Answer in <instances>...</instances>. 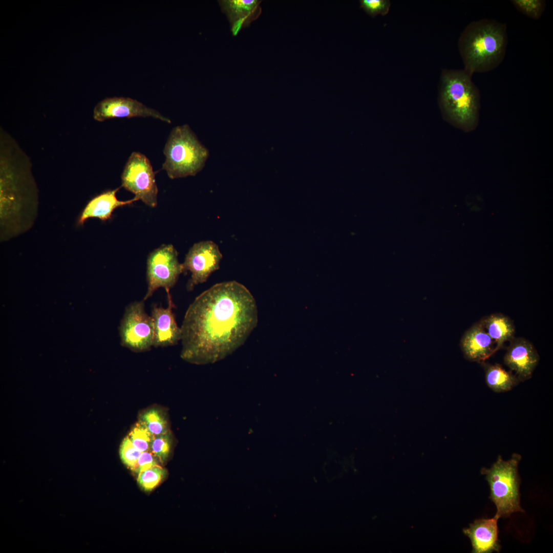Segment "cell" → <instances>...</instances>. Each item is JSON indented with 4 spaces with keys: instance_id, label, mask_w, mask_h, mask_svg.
<instances>
[{
    "instance_id": "1",
    "label": "cell",
    "mask_w": 553,
    "mask_h": 553,
    "mask_svg": "<svg viewBox=\"0 0 553 553\" xmlns=\"http://www.w3.org/2000/svg\"><path fill=\"white\" fill-rule=\"evenodd\" d=\"M258 322L256 300L243 284H216L190 304L181 326V357L195 364L214 363L243 345Z\"/></svg>"
},
{
    "instance_id": "2",
    "label": "cell",
    "mask_w": 553,
    "mask_h": 553,
    "mask_svg": "<svg viewBox=\"0 0 553 553\" xmlns=\"http://www.w3.org/2000/svg\"><path fill=\"white\" fill-rule=\"evenodd\" d=\"M16 146V145H15ZM14 145L10 153L1 145V241L25 233L33 226L37 213L38 197L28 159ZM22 155V156H23Z\"/></svg>"
},
{
    "instance_id": "3",
    "label": "cell",
    "mask_w": 553,
    "mask_h": 553,
    "mask_svg": "<svg viewBox=\"0 0 553 553\" xmlns=\"http://www.w3.org/2000/svg\"><path fill=\"white\" fill-rule=\"evenodd\" d=\"M507 44L505 24L485 18L470 23L458 42L463 70L471 75L494 70L503 61Z\"/></svg>"
},
{
    "instance_id": "4",
    "label": "cell",
    "mask_w": 553,
    "mask_h": 553,
    "mask_svg": "<svg viewBox=\"0 0 553 553\" xmlns=\"http://www.w3.org/2000/svg\"><path fill=\"white\" fill-rule=\"evenodd\" d=\"M464 70L443 69L441 73L438 102L443 119L465 132L477 127L479 120L480 95Z\"/></svg>"
},
{
    "instance_id": "5",
    "label": "cell",
    "mask_w": 553,
    "mask_h": 553,
    "mask_svg": "<svg viewBox=\"0 0 553 553\" xmlns=\"http://www.w3.org/2000/svg\"><path fill=\"white\" fill-rule=\"evenodd\" d=\"M163 153L165 160L162 169L172 179L195 176L203 169L209 155L188 125L172 130Z\"/></svg>"
},
{
    "instance_id": "6",
    "label": "cell",
    "mask_w": 553,
    "mask_h": 553,
    "mask_svg": "<svg viewBox=\"0 0 553 553\" xmlns=\"http://www.w3.org/2000/svg\"><path fill=\"white\" fill-rule=\"evenodd\" d=\"M521 459V456L517 453L506 461L499 455L490 468L481 469L490 488L489 498L496 507L495 517L498 519L508 517L514 513L524 512L520 505L518 471Z\"/></svg>"
},
{
    "instance_id": "7",
    "label": "cell",
    "mask_w": 553,
    "mask_h": 553,
    "mask_svg": "<svg viewBox=\"0 0 553 553\" xmlns=\"http://www.w3.org/2000/svg\"><path fill=\"white\" fill-rule=\"evenodd\" d=\"M182 272V264L179 262L178 252L173 245H162L154 250L147 259V289L143 300L151 297L159 288H164L167 294H170V289Z\"/></svg>"
},
{
    "instance_id": "8",
    "label": "cell",
    "mask_w": 553,
    "mask_h": 553,
    "mask_svg": "<svg viewBox=\"0 0 553 553\" xmlns=\"http://www.w3.org/2000/svg\"><path fill=\"white\" fill-rule=\"evenodd\" d=\"M121 187L132 192L148 206L157 204L158 189L149 160L139 152L130 155L121 174Z\"/></svg>"
},
{
    "instance_id": "9",
    "label": "cell",
    "mask_w": 553,
    "mask_h": 553,
    "mask_svg": "<svg viewBox=\"0 0 553 553\" xmlns=\"http://www.w3.org/2000/svg\"><path fill=\"white\" fill-rule=\"evenodd\" d=\"M144 302L135 301L126 307L119 327L121 345L138 352L148 350L153 346V322L145 312Z\"/></svg>"
},
{
    "instance_id": "10",
    "label": "cell",
    "mask_w": 553,
    "mask_h": 553,
    "mask_svg": "<svg viewBox=\"0 0 553 553\" xmlns=\"http://www.w3.org/2000/svg\"><path fill=\"white\" fill-rule=\"evenodd\" d=\"M222 259L219 247L213 241L195 243L188 250L182 264L183 272L189 271L191 273L187 289L192 290L195 286L206 282L210 275L219 268Z\"/></svg>"
},
{
    "instance_id": "11",
    "label": "cell",
    "mask_w": 553,
    "mask_h": 553,
    "mask_svg": "<svg viewBox=\"0 0 553 553\" xmlns=\"http://www.w3.org/2000/svg\"><path fill=\"white\" fill-rule=\"evenodd\" d=\"M151 117L167 123L171 120L159 112L148 108L142 103L129 97H113L106 98L95 107L93 117L98 121L115 118Z\"/></svg>"
},
{
    "instance_id": "12",
    "label": "cell",
    "mask_w": 553,
    "mask_h": 553,
    "mask_svg": "<svg viewBox=\"0 0 553 553\" xmlns=\"http://www.w3.org/2000/svg\"><path fill=\"white\" fill-rule=\"evenodd\" d=\"M504 356V364L515 372L520 382L531 378L540 357L533 346L523 337H514Z\"/></svg>"
},
{
    "instance_id": "13",
    "label": "cell",
    "mask_w": 553,
    "mask_h": 553,
    "mask_svg": "<svg viewBox=\"0 0 553 553\" xmlns=\"http://www.w3.org/2000/svg\"><path fill=\"white\" fill-rule=\"evenodd\" d=\"M167 307L154 306L151 312L153 326V346L166 347L176 345L181 340V327H178L173 308L174 307L170 294H167Z\"/></svg>"
},
{
    "instance_id": "14",
    "label": "cell",
    "mask_w": 553,
    "mask_h": 553,
    "mask_svg": "<svg viewBox=\"0 0 553 553\" xmlns=\"http://www.w3.org/2000/svg\"><path fill=\"white\" fill-rule=\"evenodd\" d=\"M460 346L464 357L471 361H484L496 352L495 343L481 320L464 332Z\"/></svg>"
},
{
    "instance_id": "15",
    "label": "cell",
    "mask_w": 553,
    "mask_h": 553,
    "mask_svg": "<svg viewBox=\"0 0 553 553\" xmlns=\"http://www.w3.org/2000/svg\"><path fill=\"white\" fill-rule=\"evenodd\" d=\"M498 519H476L463 532L471 542L473 553L499 552L501 545L498 539Z\"/></svg>"
},
{
    "instance_id": "16",
    "label": "cell",
    "mask_w": 553,
    "mask_h": 553,
    "mask_svg": "<svg viewBox=\"0 0 553 553\" xmlns=\"http://www.w3.org/2000/svg\"><path fill=\"white\" fill-rule=\"evenodd\" d=\"M119 188L103 192L90 200L78 216L76 225L82 226L90 218H98L105 222L112 218L113 211L117 208L139 200L136 197L126 201L119 200L116 194Z\"/></svg>"
},
{
    "instance_id": "17",
    "label": "cell",
    "mask_w": 553,
    "mask_h": 553,
    "mask_svg": "<svg viewBox=\"0 0 553 553\" xmlns=\"http://www.w3.org/2000/svg\"><path fill=\"white\" fill-rule=\"evenodd\" d=\"M220 3L229 19L233 35L257 18L261 13L260 1L257 0H227Z\"/></svg>"
},
{
    "instance_id": "18",
    "label": "cell",
    "mask_w": 553,
    "mask_h": 553,
    "mask_svg": "<svg viewBox=\"0 0 553 553\" xmlns=\"http://www.w3.org/2000/svg\"><path fill=\"white\" fill-rule=\"evenodd\" d=\"M481 321L485 330L495 343L496 352L503 346L505 342L510 341L514 337L515 325L507 316L501 313H494Z\"/></svg>"
},
{
    "instance_id": "19",
    "label": "cell",
    "mask_w": 553,
    "mask_h": 553,
    "mask_svg": "<svg viewBox=\"0 0 553 553\" xmlns=\"http://www.w3.org/2000/svg\"><path fill=\"white\" fill-rule=\"evenodd\" d=\"M485 373V380L487 386L497 393L511 391L520 382L512 372L507 371L499 364L480 363Z\"/></svg>"
},
{
    "instance_id": "20",
    "label": "cell",
    "mask_w": 553,
    "mask_h": 553,
    "mask_svg": "<svg viewBox=\"0 0 553 553\" xmlns=\"http://www.w3.org/2000/svg\"><path fill=\"white\" fill-rule=\"evenodd\" d=\"M139 421L153 436L169 432L167 421L158 409L152 408L145 411L141 414Z\"/></svg>"
},
{
    "instance_id": "21",
    "label": "cell",
    "mask_w": 553,
    "mask_h": 553,
    "mask_svg": "<svg viewBox=\"0 0 553 553\" xmlns=\"http://www.w3.org/2000/svg\"><path fill=\"white\" fill-rule=\"evenodd\" d=\"M165 474V470L160 465H156L140 472L138 474L137 481L142 489L151 491L161 482Z\"/></svg>"
},
{
    "instance_id": "22",
    "label": "cell",
    "mask_w": 553,
    "mask_h": 553,
    "mask_svg": "<svg viewBox=\"0 0 553 553\" xmlns=\"http://www.w3.org/2000/svg\"><path fill=\"white\" fill-rule=\"evenodd\" d=\"M127 436L141 452L150 451L154 436L140 421L133 426Z\"/></svg>"
},
{
    "instance_id": "23",
    "label": "cell",
    "mask_w": 553,
    "mask_h": 553,
    "mask_svg": "<svg viewBox=\"0 0 553 553\" xmlns=\"http://www.w3.org/2000/svg\"><path fill=\"white\" fill-rule=\"evenodd\" d=\"M511 2L518 11L535 20L541 17L546 5V1L543 0H512Z\"/></svg>"
},
{
    "instance_id": "24",
    "label": "cell",
    "mask_w": 553,
    "mask_h": 553,
    "mask_svg": "<svg viewBox=\"0 0 553 553\" xmlns=\"http://www.w3.org/2000/svg\"><path fill=\"white\" fill-rule=\"evenodd\" d=\"M171 436L169 432L154 436L150 451L159 461L163 462L168 457L171 448Z\"/></svg>"
},
{
    "instance_id": "25",
    "label": "cell",
    "mask_w": 553,
    "mask_h": 553,
    "mask_svg": "<svg viewBox=\"0 0 553 553\" xmlns=\"http://www.w3.org/2000/svg\"><path fill=\"white\" fill-rule=\"evenodd\" d=\"M141 452L132 443L128 436L122 441L119 450L120 458L123 463L131 470L135 471Z\"/></svg>"
},
{
    "instance_id": "26",
    "label": "cell",
    "mask_w": 553,
    "mask_h": 553,
    "mask_svg": "<svg viewBox=\"0 0 553 553\" xmlns=\"http://www.w3.org/2000/svg\"><path fill=\"white\" fill-rule=\"evenodd\" d=\"M359 3L360 8L372 17L387 15L391 6L388 0H360Z\"/></svg>"
},
{
    "instance_id": "27",
    "label": "cell",
    "mask_w": 553,
    "mask_h": 553,
    "mask_svg": "<svg viewBox=\"0 0 553 553\" xmlns=\"http://www.w3.org/2000/svg\"><path fill=\"white\" fill-rule=\"evenodd\" d=\"M157 460L150 451L141 452L134 472L138 474L142 471L158 465Z\"/></svg>"
}]
</instances>
